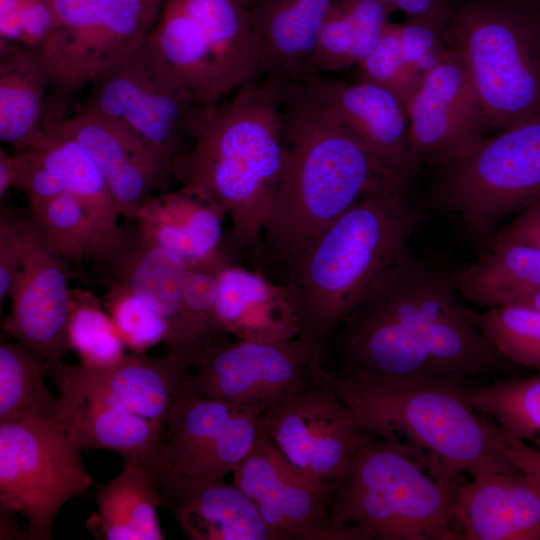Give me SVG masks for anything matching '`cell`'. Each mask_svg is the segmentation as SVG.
<instances>
[{
    "label": "cell",
    "mask_w": 540,
    "mask_h": 540,
    "mask_svg": "<svg viewBox=\"0 0 540 540\" xmlns=\"http://www.w3.org/2000/svg\"><path fill=\"white\" fill-rule=\"evenodd\" d=\"M393 11L377 0H335L317 38L312 75L357 67L380 41Z\"/></svg>",
    "instance_id": "obj_32"
},
{
    "label": "cell",
    "mask_w": 540,
    "mask_h": 540,
    "mask_svg": "<svg viewBox=\"0 0 540 540\" xmlns=\"http://www.w3.org/2000/svg\"><path fill=\"white\" fill-rule=\"evenodd\" d=\"M17 162L15 154H10L0 148V197L3 198L8 190L15 185Z\"/></svg>",
    "instance_id": "obj_50"
},
{
    "label": "cell",
    "mask_w": 540,
    "mask_h": 540,
    "mask_svg": "<svg viewBox=\"0 0 540 540\" xmlns=\"http://www.w3.org/2000/svg\"><path fill=\"white\" fill-rule=\"evenodd\" d=\"M233 483L257 506L278 540H362L353 527L327 524L331 489L295 469L260 427Z\"/></svg>",
    "instance_id": "obj_15"
},
{
    "label": "cell",
    "mask_w": 540,
    "mask_h": 540,
    "mask_svg": "<svg viewBox=\"0 0 540 540\" xmlns=\"http://www.w3.org/2000/svg\"><path fill=\"white\" fill-rule=\"evenodd\" d=\"M320 365L318 356L297 337L236 340L202 358L186 386L202 397L266 408L318 383Z\"/></svg>",
    "instance_id": "obj_13"
},
{
    "label": "cell",
    "mask_w": 540,
    "mask_h": 540,
    "mask_svg": "<svg viewBox=\"0 0 540 540\" xmlns=\"http://www.w3.org/2000/svg\"><path fill=\"white\" fill-rule=\"evenodd\" d=\"M53 0H0V39L35 49L53 30Z\"/></svg>",
    "instance_id": "obj_43"
},
{
    "label": "cell",
    "mask_w": 540,
    "mask_h": 540,
    "mask_svg": "<svg viewBox=\"0 0 540 540\" xmlns=\"http://www.w3.org/2000/svg\"><path fill=\"white\" fill-rule=\"evenodd\" d=\"M403 53L414 73L422 79L447 56L451 47L442 35L424 24L399 23Z\"/></svg>",
    "instance_id": "obj_44"
},
{
    "label": "cell",
    "mask_w": 540,
    "mask_h": 540,
    "mask_svg": "<svg viewBox=\"0 0 540 540\" xmlns=\"http://www.w3.org/2000/svg\"><path fill=\"white\" fill-rule=\"evenodd\" d=\"M56 25L33 49L63 91L90 85L143 41L163 0H53Z\"/></svg>",
    "instance_id": "obj_12"
},
{
    "label": "cell",
    "mask_w": 540,
    "mask_h": 540,
    "mask_svg": "<svg viewBox=\"0 0 540 540\" xmlns=\"http://www.w3.org/2000/svg\"><path fill=\"white\" fill-rule=\"evenodd\" d=\"M52 118L94 161L120 216L128 220L135 221L151 192L174 178L138 135L113 119L83 108L72 116L54 114Z\"/></svg>",
    "instance_id": "obj_18"
},
{
    "label": "cell",
    "mask_w": 540,
    "mask_h": 540,
    "mask_svg": "<svg viewBox=\"0 0 540 540\" xmlns=\"http://www.w3.org/2000/svg\"><path fill=\"white\" fill-rule=\"evenodd\" d=\"M17 176L14 187L22 191L33 210L64 192L58 178L30 151L15 152Z\"/></svg>",
    "instance_id": "obj_45"
},
{
    "label": "cell",
    "mask_w": 540,
    "mask_h": 540,
    "mask_svg": "<svg viewBox=\"0 0 540 540\" xmlns=\"http://www.w3.org/2000/svg\"><path fill=\"white\" fill-rule=\"evenodd\" d=\"M263 409L202 397L185 384L167 418L159 474L233 473L255 444Z\"/></svg>",
    "instance_id": "obj_14"
},
{
    "label": "cell",
    "mask_w": 540,
    "mask_h": 540,
    "mask_svg": "<svg viewBox=\"0 0 540 540\" xmlns=\"http://www.w3.org/2000/svg\"><path fill=\"white\" fill-rule=\"evenodd\" d=\"M191 365L168 351L165 355L125 354L103 366L65 363L52 374L108 402L134 412L165 432L168 415L185 387Z\"/></svg>",
    "instance_id": "obj_19"
},
{
    "label": "cell",
    "mask_w": 540,
    "mask_h": 540,
    "mask_svg": "<svg viewBox=\"0 0 540 540\" xmlns=\"http://www.w3.org/2000/svg\"><path fill=\"white\" fill-rule=\"evenodd\" d=\"M94 485L55 418L0 423V509L21 514L32 540L53 539L60 509Z\"/></svg>",
    "instance_id": "obj_10"
},
{
    "label": "cell",
    "mask_w": 540,
    "mask_h": 540,
    "mask_svg": "<svg viewBox=\"0 0 540 540\" xmlns=\"http://www.w3.org/2000/svg\"><path fill=\"white\" fill-rule=\"evenodd\" d=\"M357 80L371 82L393 92L407 107L421 79L405 59L399 23L389 22L383 36L357 66Z\"/></svg>",
    "instance_id": "obj_42"
},
{
    "label": "cell",
    "mask_w": 540,
    "mask_h": 540,
    "mask_svg": "<svg viewBox=\"0 0 540 540\" xmlns=\"http://www.w3.org/2000/svg\"><path fill=\"white\" fill-rule=\"evenodd\" d=\"M83 109L129 128L163 161L176 179L192 139L199 107L175 81L146 38L90 84Z\"/></svg>",
    "instance_id": "obj_11"
},
{
    "label": "cell",
    "mask_w": 540,
    "mask_h": 540,
    "mask_svg": "<svg viewBox=\"0 0 540 540\" xmlns=\"http://www.w3.org/2000/svg\"><path fill=\"white\" fill-rule=\"evenodd\" d=\"M216 312L237 340H287L298 336L297 320L283 284L257 269L225 262L217 271Z\"/></svg>",
    "instance_id": "obj_25"
},
{
    "label": "cell",
    "mask_w": 540,
    "mask_h": 540,
    "mask_svg": "<svg viewBox=\"0 0 540 540\" xmlns=\"http://www.w3.org/2000/svg\"><path fill=\"white\" fill-rule=\"evenodd\" d=\"M18 222L24 241L23 262L1 328L4 335L40 355L53 373L70 350L72 289L62 259L48 247L33 218H18Z\"/></svg>",
    "instance_id": "obj_17"
},
{
    "label": "cell",
    "mask_w": 540,
    "mask_h": 540,
    "mask_svg": "<svg viewBox=\"0 0 540 540\" xmlns=\"http://www.w3.org/2000/svg\"><path fill=\"white\" fill-rule=\"evenodd\" d=\"M46 361L23 343L0 340V423L54 418L58 398L49 390Z\"/></svg>",
    "instance_id": "obj_34"
},
{
    "label": "cell",
    "mask_w": 540,
    "mask_h": 540,
    "mask_svg": "<svg viewBox=\"0 0 540 540\" xmlns=\"http://www.w3.org/2000/svg\"><path fill=\"white\" fill-rule=\"evenodd\" d=\"M514 304L531 307L540 311V290L533 291L516 299ZM511 304V303H510Z\"/></svg>",
    "instance_id": "obj_52"
},
{
    "label": "cell",
    "mask_w": 540,
    "mask_h": 540,
    "mask_svg": "<svg viewBox=\"0 0 540 540\" xmlns=\"http://www.w3.org/2000/svg\"><path fill=\"white\" fill-rule=\"evenodd\" d=\"M301 82L386 168L409 182L416 167L407 110L393 92L367 81L319 75Z\"/></svg>",
    "instance_id": "obj_20"
},
{
    "label": "cell",
    "mask_w": 540,
    "mask_h": 540,
    "mask_svg": "<svg viewBox=\"0 0 540 540\" xmlns=\"http://www.w3.org/2000/svg\"><path fill=\"white\" fill-rule=\"evenodd\" d=\"M260 79L239 88L228 101L201 109L192 145L176 173L182 188L229 218L223 252L234 263L247 257L256 264L285 155L286 85Z\"/></svg>",
    "instance_id": "obj_2"
},
{
    "label": "cell",
    "mask_w": 540,
    "mask_h": 540,
    "mask_svg": "<svg viewBox=\"0 0 540 540\" xmlns=\"http://www.w3.org/2000/svg\"><path fill=\"white\" fill-rule=\"evenodd\" d=\"M68 342L81 364L87 366L107 365L126 354L125 344L104 305L84 289L71 290Z\"/></svg>",
    "instance_id": "obj_39"
},
{
    "label": "cell",
    "mask_w": 540,
    "mask_h": 540,
    "mask_svg": "<svg viewBox=\"0 0 540 540\" xmlns=\"http://www.w3.org/2000/svg\"><path fill=\"white\" fill-rule=\"evenodd\" d=\"M146 40L200 107L265 74L247 0H163Z\"/></svg>",
    "instance_id": "obj_8"
},
{
    "label": "cell",
    "mask_w": 540,
    "mask_h": 540,
    "mask_svg": "<svg viewBox=\"0 0 540 540\" xmlns=\"http://www.w3.org/2000/svg\"><path fill=\"white\" fill-rule=\"evenodd\" d=\"M17 514L0 509V539H31L28 529L21 528Z\"/></svg>",
    "instance_id": "obj_51"
},
{
    "label": "cell",
    "mask_w": 540,
    "mask_h": 540,
    "mask_svg": "<svg viewBox=\"0 0 540 540\" xmlns=\"http://www.w3.org/2000/svg\"><path fill=\"white\" fill-rule=\"evenodd\" d=\"M461 540H540V482L523 472H500L456 489Z\"/></svg>",
    "instance_id": "obj_22"
},
{
    "label": "cell",
    "mask_w": 540,
    "mask_h": 540,
    "mask_svg": "<svg viewBox=\"0 0 540 540\" xmlns=\"http://www.w3.org/2000/svg\"><path fill=\"white\" fill-rule=\"evenodd\" d=\"M225 262L187 264L177 330L167 348L192 368L210 352L232 342L216 312L217 271Z\"/></svg>",
    "instance_id": "obj_33"
},
{
    "label": "cell",
    "mask_w": 540,
    "mask_h": 540,
    "mask_svg": "<svg viewBox=\"0 0 540 540\" xmlns=\"http://www.w3.org/2000/svg\"><path fill=\"white\" fill-rule=\"evenodd\" d=\"M394 11L399 10L406 20L424 24L445 33L452 14L453 0H377Z\"/></svg>",
    "instance_id": "obj_47"
},
{
    "label": "cell",
    "mask_w": 540,
    "mask_h": 540,
    "mask_svg": "<svg viewBox=\"0 0 540 540\" xmlns=\"http://www.w3.org/2000/svg\"><path fill=\"white\" fill-rule=\"evenodd\" d=\"M470 316L502 357L540 373V311L511 303L483 312L470 309Z\"/></svg>",
    "instance_id": "obj_37"
},
{
    "label": "cell",
    "mask_w": 540,
    "mask_h": 540,
    "mask_svg": "<svg viewBox=\"0 0 540 540\" xmlns=\"http://www.w3.org/2000/svg\"><path fill=\"white\" fill-rule=\"evenodd\" d=\"M24 255V241L18 218L0 215V303L10 299L18 281Z\"/></svg>",
    "instance_id": "obj_46"
},
{
    "label": "cell",
    "mask_w": 540,
    "mask_h": 540,
    "mask_svg": "<svg viewBox=\"0 0 540 540\" xmlns=\"http://www.w3.org/2000/svg\"><path fill=\"white\" fill-rule=\"evenodd\" d=\"M49 84L33 49L0 40V139L15 152L30 148L42 134Z\"/></svg>",
    "instance_id": "obj_29"
},
{
    "label": "cell",
    "mask_w": 540,
    "mask_h": 540,
    "mask_svg": "<svg viewBox=\"0 0 540 540\" xmlns=\"http://www.w3.org/2000/svg\"><path fill=\"white\" fill-rule=\"evenodd\" d=\"M51 251L61 259L96 258L98 238L84 206L63 192L36 209L30 210Z\"/></svg>",
    "instance_id": "obj_40"
},
{
    "label": "cell",
    "mask_w": 540,
    "mask_h": 540,
    "mask_svg": "<svg viewBox=\"0 0 540 540\" xmlns=\"http://www.w3.org/2000/svg\"><path fill=\"white\" fill-rule=\"evenodd\" d=\"M495 443L498 450L520 471L540 482V449L512 438L495 424Z\"/></svg>",
    "instance_id": "obj_49"
},
{
    "label": "cell",
    "mask_w": 540,
    "mask_h": 540,
    "mask_svg": "<svg viewBox=\"0 0 540 540\" xmlns=\"http://www.w3.org/2000/svg\"><path fill=\"white\" fill-rule=\"evenodd\" d=\"M158 473L134 459H124L116 477L100 485L97 511L85 522L95 539L163 540L156 489Z\"/></svg>",
    "instance_id": "obj_28"
},
{
    "label": "cell",
    "mask_w": 540,
    "mask_h": 540,
    "mask_svg": "<svg viewBox=\"0 0 540 540\" xmlns=\"http://www.w3.org/2000/svg\"><path fill=\"white\" fill-rule=\"evenodd\" d=\"M104 307L125 346L135 353H143L159 342H165L167 320L122 284L109 281Z\"/></svg>",
    "instance_id": "obj_41"
},
{
    "label": "cell",
    "mask_w": 540,
    "mask_h": 540,
    "mask_svg": "<svg viewBox=\"0 0 540 540\" xmlns=\"http://www.w3.org/2000/svg\"><path fill=\"white\" fill-rule=\"evenodd\" d=\"M449 274L405 247L350 314L365 347L397 374L471 381L511 364L482 334Z\"/></svg>",
    "instance_id": "obj_3"
},
{
    "label": "cell",
    "mask_w": 540,
    "mask_h": 540,
    "mask_svg": "<svg viewBox=\"0 0 540 540\" xmlns=\"http://www.w3.org/2000/svg\"><path fill=\"white\" fill-rule=\"evenodd\" d=\"M226 214L197 194L180 188L151 195L135 222L139 237L180 256L187 264L229 261L224 252Z\"/></svg>",
    "instance_id": "obj_24"
},
{
    "label": "cell",
    "mask_w": 540,
    "mask_h": 540,
    "mask_svg": "<svg viewBox=\"0 0 540 540\" xmlns=\"http://www.w3.org/2000/svg\"><path fill=\"white\" fill-rule=\"evenodd\" d=\"M462 397L488 416L508 436L540 449V373L497 379L485 384L459 383Z\"/></svg>",
    "instance_id": "obj_35"
},
{
    "label": "cell",
    "mask_w": 540,
    "mask_h": 540,
    "mask_svg": "<svg viewBox=\"0 0 540 540\" xmlns=\"http://www.w3.org/2000/svg\"><path fill=\"white\" fill-rule=\"evenodd\" d=\"M423 219L407 187L373 191L336 219L283 283L297 338L320 359L323 350L378 277L407 246Z\"/></svg>",
    "instance_id": "obj_5"
},
{
    "label": "cell",
    "mask_w": 540,
    "mask_h": 540,
    "mask_svg": "<svg viewBox=\"0 0 540 540\" xmlns=\"http://www.w3.org/2000/svg\"><path fill=\"white\" fill-rule=\"evenodd\" d=\"M445 41L468 72L487 128L540 116V0L453 2Z\"/></svg>",
    "instance_id": "obj_7"
},
{
    "label": "cell",
    "mask_w": 540,
    "mask_h": 540,
    "mask_svg": "<svg viewBox=\"0 0 540 540\" xmlns=\"http://www.w3.org/2000/svg\"><path fill=\"white\" fill-rule=\"evenodd\" d=\"M428 200L435 210L457 216L475 238L540 201V116L481 139L441 169Z\"/></svg>",
    "instance_id": "obj_9"
},
{
    "label": "cell",
    "mask_w": 540,
    "mask_h": 540,
    "mask_svg": "<svg viewBox=\"0 0 540 540\" xmlns=\"http://www.w3.org/2000/svg\"><path fill=\"white\" fill-rule=\"evenodd\" d=\"M114 281L122 284L158 311L168 323L165 344L172 342L178 324L187 263L175 253L127 233L109 257Z\"/></svg>",
    "instance_id": "obj_30"
},
{
    "label": "cell",
    "mask_w": 540,
    "mask_h": 540,
    "mask_svg": "<svg viewBox=\"0 0 540 540\" xmlns=\"http://www.w3.org/2000/svg\"><path fill=\"white\" fill-rule=\"evenodd\" d=\"M285 155L256 269L285 280L318 237L363 196L408 181L386 168L302 82L284 95ZM284 280V282H285Z\"/></svg>",
    "instance_id": "obj_1"
},
{
    "label": "cell",
    "mask_w": 540,
    "mask_h": 540,
    "mask_svg": "<svg viewBox=\"0 0 540 540\" xmlns=\"http://www.w3.org/2000/svg\"><path fill=\"white\" fill-rule=\"evenodd\" d=\"M318 381L362 431L413 457L437 480L457 485L463 474L481 479L519 471L498 450L495 423L462 397L460 380L321 366Z\"/></svg>",
    "instance_id": "obj_4"
},
{
    "label": "cell",
    "mask_w": 540,
    "mask_h": 540,
    "mask_svg": "<svg viewBox=\"0 0 540 540\" xmlns=\"http://www.w3.org/2000/svg\"><path fill=\"white\" fill-rule=\"evenodd\" d=\"M27 150L84 206L97 233L95 259L106 261L122 245L127 232L118 224L120 214L94 161L52 117L45 118L41 136Z\"/></svg>",
    "instance_id": "obj_27"
},
{
    "label": "cell",
    "mask_w": 540,
    "mask_h": 540,
    "mask_svg": "<svg viewBox=\"0 0 540 540\" xmlns=\"http://www.w3.org/2000/svg\"><path fill=\"white\" fill-rule=\"evenodd\" d=\"M466 300L495 307L540 290V249L514 242L491 240L486 253L449 274Z\"/></svg>",
    "instance_id": "obj_31"
},
{
    "label": "cell",
    "mask_w": 540,
    "mask_h": 540,
    "mask_svg": "<svg viewBox=\"0 0 540 540\" xmlns=\"http://www.w3.org/2000/svg\"><path fill=\"white\" fill-rule=\"evenodd\" d=\"M492 240L514 242L540 249V201L520 211Z\"/></svg>",
    "instance_id": "obj_48"
},
{
    "label": "cell",
    "mask_w": 540,
    "mask_h": 540,
    "mask_svg": "<svg viewBox=\"0 0 540 540\" xmlns=\"http://www.w3.org/2000/svg\"><path fill=\"white\" fill-rule=\"evenodd\" d=\"M457 485L424 472L413 457L365 433L344 478L330 492L327 524L365 540H461Z\"/></svg>",
    "instance_id": "obj_6"
},
{
    "label": "cell",
    "mask_w": 540,
    "mask_h": 540,
    "mask_svg": "<svg viewBox=\"0 0 540 540\" xmlns=\"http://www.w3.org/2000/svg\"><path fill=\"white\" fill-rule=\"evenodd\" d=\"M365 436L336 394L318 383L309 476L330 489L347 473Z\"/></svg>",
    "instance_id": "obj_36"
},
{
    "label": "cell",
    "mask_w": 540,
    "mask_h": 540,
    "mask_svg": "<svg viewBox=\"0 0 540 540\" xmlns=\"http://www.w3.org/2000/svg\"><path fill=\"white\" fill-rule=\"evenodd\" d=\"M160 508L192 540H278L255 503L233 482L161 473L156 478Z\"/></svg>",
    "instance_id": "obj_21"
},
{
    "label": "cell",
    "mask_w": 540,
    "mask_h": 540,
    "mask_svg": "<svg viewBox=\"0 0 540 540\" xmlns=\"http://www.w3.org/2000/svg\"><path fill=\"white\" fill-rule=\"evenodd\" d=\"M406 110L415 167L427 161L441 170L485 137L487 127L480 102L452 47L444 60L421 79Z\"/></svg>",
    "instance_id": "obj_16"
},
{
    "label": "cell",
    "mask_w": 540,
    "mask_h": 540,
    "mask_svg": "<svg viewBox=\"0 0 540 540\" xmlns=\"http://www.w3.org/2000/svg\"><path fill=\"white\" fill-rule=\"evenodd\" d=\"M264 56V76L284 85L312 75L322 24L335 0H247Z\"/></svg>",
    "instance_id": "obj_26"
},
{
    "label": "cell",
    "mask_w": 540,
    "mask_h": 540,
    "mask_svg": "<svg viewBox=\"0 0 540 540\" xmlns=\"http://www.w3.org/2000/svg\"><path fill=\"white\" fill-rule=\"evenodd\" d=\"M317 386L286 396L264 408L261 415L262 427L281 453L309 478Z\"/></svg>",
    "instance_id": "obj_38"
},
{
    "label": "cell",
    "mask_w": 540,
    "mask_h": 540,
    "mask_svg": "<svg viewBox=\"0 0 540 540\" xmlns=\"http://www.w3.org/2000/svg\"><path fill=\"white\" fill-rule=\"evenodd\" d=\"M56 383L60 396L54 418L81 450H108L123 460H138L159 474L164 431L93 393Z\"/></svg>",
    "instance_id": "obj_23"
}]
</instances>
